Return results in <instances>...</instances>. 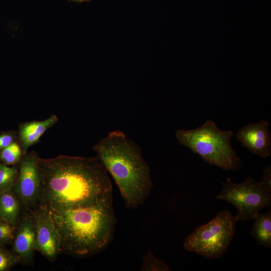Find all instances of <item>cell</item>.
Wrapping results in <instances>:
<instances>
[{
    "label": "cell",
    "mask_w": 271,
    "mask_h": 271,
    "mask_svg": "<svg viewBox=\"0 0 271 271\" xmlns=\"http://www.w3.org/2000/svg\"><path fill=\"white\" fill-rule=\"evenodd\" d=\"M38 162L41 178L39 205L50 212L91 206L112 195L108 172L97 156L38 157Z\"/></svg>",
    "instance_id": "cell-1"
},
{
    "label": "cell",
    "mask_w": 271,
    "mask_h": 271,
    "mask_svg": "<svg viewBox=\"0 0 271 271\" xmlns=\"http://www.w3.org/2000/svg\"><path fill=\"white\" fill-rule=\"evenodd\" d=\"M112 195L96 205L50 212L61 238V251L76 257L104 250L113 237L116 222Z\"/></svg>",
    "instance_id": "cell-2"
},
{
    "label": "cell",
    "mask_w": 271,
    "mask_h": 271,
    "mask_svg": "<svg viewBox=\"0 0 271 271\" xmlns=\"http://www.w3.org/2000/svg\"><path fill=\"white\" fill-rule=\"evenodd\" d=\"M116 183L127 208L143 204L153 187L150 168L140 147L119 130L110 131L92 148Z\"/></svg>",
    "instance_id": "cell-3"
},
{
    "label": "cell",
    "mask_w": 271,
    "mask_h": 271,
    "mask_svg": "<svg viewBox=\"0 0 271 271\" xmlns=\"http://www.w3.org/2000/svg\"><path fill=\"white\" fill-rule=\"evenodd\" d=\"M233 135L231 130L219 129L211 120L196 129L176 132L181 145L198 154L204 161L225 171L236 170L241 167V160L231 144Z\"/></svg>",
    "instance_id": "cell-4"
},
{
    "label": "cell",
    "mask_w": 271,
    "mask_h": 271,
    "mask_svg": "<svg viewBox=\"0 0 271 271\" xmlns=\"http://www.w3.org/2000/svg\"><path fill=\"white\" fill-rule=\"evenodd\" d=\"M237 221L229 211L220 212L186 238L184 248L210 259L221 257L233 238Z\"/></svg>",
    "instance_id": "cell-5"
},
{
    "label": "cell",
    "mask_w": 271,
    "mask_h": 271,
    "mask_svg": "<svg viewBox=\"0 0 271 271\" xmlns=\"http://www.w3.org/2000/svg\"><path fill=\"white\" fill-rule=\"evenodd\" d=\"M216 198L228 202L234 205L237 214V221H247L265 207L271 205L270 192L265 189L260 182L250 177L241 183L233 182L227 178Z\"/></svg>",
    "instance_id": "cell-6"
},
{
    "label": "cell",
    "mask_w": 271,
    "mask_h": 271,
    "mask_svg": "<svg viewBox=\"0 0 271 271\" xmlns=\"http://www.w3.org/2000/svg\"><path fill=\"white\" fill-rule=\"evenodd\" d=\"M38 157L35 151L27 153L18 165V177L12 190L21 203L22 210L33 209L39 205L41 178Z\"/></svg>",
    "instance_id": "cell-7"
},
{
    "label": "cell",
    "mask_w": 271,
    "mask_h": 271,
    "mask_svg": "<svg viewBox=\"0 0 271 271\" xmlns=\"http://www.w3.org/2000/svg\"><path fill=\"white\" fill-rule=\"evenodd\" d=\"M36 228L35 250L54 261L61 251V238L50 212L39 205L32 209Z\"/></svg>",
    "instance_id": "cell-8"
},
{
    "label": "cell",
    "mask_w": 271,
    "mask_h": 271,
    "mask_svg": "<svg viewBox=\"0 0 271 271\" xmlns=\"http://www.w3.org/2000/svg\"><path fill=\"white\" fill-rule=\"evenodd\" d=\"M36 240V223L32 210H22L12 242L13 249L26 265L33 264Z\"/></svg>",
    "instance_id": "cell-9"
},
{
    "label": "cell",
    "mask_w": 271,
    "mask_h": 271,
    "mask_svg": "<svg viewBox=\"0 0 271 271\" xmlns=\"http://www.w3.org/2000/svg\"><path fill=\"white\" fill-rule=\"evenodd\" d=\"M269 124L265 120L251 123L241 128L236 139L251 153L265 158L271 154V135Z\"/></svg>",
    "instance_id": "cell-10"
},
{
    "label": "cell",
    "mask_w": 271,
    "mask_h": 271,
    "mask_svg": "<svg viewBox=\"0 0 271 271\" xmlns=\"http://www.w3.org/2000/svg\"><path fill=\"white\" fill-rule=\"evenodd\" d=\"M58 121L57 116L53 114L44 120L20 123L17 134L23 154H27L29 147L38 142L43 134Z\"/></svg>",
    "instance_id": "cell-11"
},
{
    "label": "cell",
    "mask_w": 271,
    "mask_h": 271,
    "mask_svg": "<svg viewBox=\"0 0 271 271\" xmlns=\"http://www.w3.org/2000/svg\"><path fill=\"white\" fill-rule=\"evenodd\" d=\"M21 203L12 190L0 193V218L17 226Z\"/></svg>",
    "instance_id": "cell-12"
},
{
    "label": "cell",
    "mask_w": 271,
    "mask_h": 271,
    "mask_svg": "<svg viewBox=\"0 0 271 271\" xmlns=\"http://www.w3.org/2000/svg\"><path fill=\"white\" fill-rule=\"evenodd\" d=\"M254 221L250 234L257 243L266 247H271V211L257 213L252 219Z\"/></svg>",
    "instance_id": "cell-13"
},
{
    "label": "cell",
    "mask_w": 271,
    "mask_h": 271,
    "mask_svg": "<svg viewBox=\"0 0 271 271\" xmlns=\"http://www.w3.org/2000/svg\"><path fill=\"white\" fill-rule=\"evenodd\" d=\"M18 174V165L10 167L0 162V193L12 190Z\"/></svg>",
    "instance_id": "cell-14"
},
{
    "label": "cell",
    "mask_w": 271,
    "mask_h": 271,
    "mask_svg": "<svg viewBox=\"0 0 271 271\" xmlns=\"http://www.w3.org/2000/svg\"><path fill=\"white\" fill-rule=\"evenodd\" d=\"M23 155L19 142H15L0 152V161L8 166L17 165Z\"/></svg>",
    "instance_id": "cell-15"
},
{
    "label": "cell",
    "mask_w": 271,
    "mask_h": 271,
    "mask_svg": "<svg viewBox=\"0 0 271 271\" xmlns=\"http://www.w3.org/2000/svg\"><path fill=\"white\" fill-rule=\"evenodd\" d=\"M20 262L21 259L17 254L0 245V271L10 270Z\"/></svg>",
    "instance_id": "cell-16"
},
{
    "label": "cell",
    "mask_w": 271,
    "mask_h": 271,
    "mask_svg": "<svg viewBox=\"0 0 271 271\" xmlns=\"http://www.w3.org/2000/svg\"><path fill=\"white\" fill-rule=\"evenodd\" d=\"M17 226L0 218V245L13 242Z\"/></svg>",
    "instance_id": "cell-17"
},
{
    "label": "cell",
    "mask_w": 271,
    "mask_h": 271,
    "mask_svg": "<svg viewBox=\"0 0 271 271\" xmlns=\"http://www.w3.org/2000/svg\"><path fill=\"white\" fill-rule=\"evenodd\" d=\"M142 269L144 270H170L163 261L157 259L150 251L143 257Z\"/></svg>",
    "instance_id": "cell-18"
},
{
    "label": "cell",
    "mask_w": 271,
    "mask_h": 271,
    "mask_svg": "<svg viewBox=\"0 0 271 271\" xmlns=\"http://www.w3.org/2000/svg\"><path fill=\"white\" fill-rule=\"evenodd\" d=\"M18 142V134L10 131L0 134V152L15 142Z\"/></svg>",
    "instance_id": "cell-19"
},
{
    "label": "cell",
    "mask_w": 271,
    "mask_h": 271,
    "mask_svg": "<svg viewBox=\"0 0 271 271\" xmlns=\"http://www.w3.org/2000/svg\"><path fill=\"white\" fill-rule=\"evenodd\" d=\"M268 191L271 192V166H267L263 171V176L260 182Z\"/></svg>",
    "instance_id": "cell-20"
},
{
    "label": "cell",
    "mask_w": 271,
    "mask_h": 271,
    "mask_svg": "<svg viewBox=\"0 0 271 271\" xmlns=\"http://www.w3.org/2000/svg\"><path fill=\"white\" fill-rule=\"evenodd\" d=\"M77 3H83L85 2H88L91 0H70Z\"/></svg>",
    "instance_id": "cell-21"
}]
</instances>
